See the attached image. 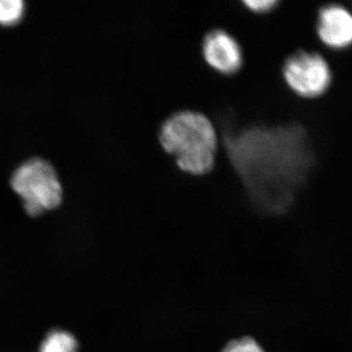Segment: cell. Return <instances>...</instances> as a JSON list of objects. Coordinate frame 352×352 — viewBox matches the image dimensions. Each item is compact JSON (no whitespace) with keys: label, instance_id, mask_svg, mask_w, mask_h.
<instances>
[{"label":"cell","instance_id":"4","mask_svg":"<svg viewBox=\"0 0 352 352\" xmlns=\"http://www.w3.org/2000/svg\"><path fill=\"white\" fill-rule=\"evenodd\" d=\"M203 55L212 69L223 75H233L242 68L240 44L223 30L208 32L203 41Z\"/></svg>","mask_w":352,"mask_h":352},{"label":"cell","instance_id":"5","mask_svg":"<svg viewBox=\"0 0 352 352\" xmlns=\"http://www.w3.org/2000/svg\"><path fill=\"white\" fill-rule=\"evenodd\" d=\"M317 34L329 47H349L352 44V14L338 4L322 7L317 20Z\"/></svg>","mask_w":352,"mask_h":352},{"label":"cell","instance_id":"3","mask_svg":"<svg viewBox=\"0 0 352 352\" xmlns=\"http://www.w3.org/2000/svg\"><path fill=\"white\" fill-rule=\"evenodd\" d=\"M283 76L292 90L305 98L321 96L332 82L327 61L318 53L307 51H298L285 61Z\"/></svg>","mask_w":352,"mask_h":352},{"label":"cell","instance_id":"8","mask_svg":"<svg viewBox=\"0 0 352 352\" xmlns=\"http://www.w3.org/2000/svg\"><path fill=\"white\" fill-rule=\"evenodd\" d=\"M222 352H265L256 340L251 338H241L232 340L224 347Z\"/></svg>","mask_w":352,"mask_h":352},{"label":"cell","instance_id":"2","mask_svg":"<svg viewBox=\"0 0 352 352\" xmlns=\"http://www.w3.org/2000/svg\"><path fill=\"white\" fill-rule=\"evenodd\" d=\"M11 184L22 198L25 212L32 217L61 204L63 192L56 171L43 160H31L21 166L14 173Z\"/></svg>","mask_w":352,"mask_h":352},{"label":"cell","instance_id":"1","mask_svg":"<svg viewBox=\"0 0 352 352\" xmlns=\"http://www.w3.org/2000/svg\"><path fill=\"white\" fill-rule=\"evenodd\" d=\"M164 151L175 157L180 170L201 175L214 168L217 131L203 113L180 111L164 120L159 132Z\"/></svg>","mask_w":352,"mask_h":352},{"label":"cell","instance_id":"9","mask_svg":"<svg viewBox=\"0 0 352 352\" xmlns=\"http://www.w3.org/2000/svg\"><path fill=\"white\" fill-rule=\"evenodd\" d=\"M244 4L256 13H266L273 10L279 4L277 0H248Z\"/></svg>","mask_w":352,"mask_h":352},{"label":"cell","instance_id":"6","mask_svg":"<svg viewBox=\"0 0 352 352\" xmlns=\"http://www.w3.org/2000/svg\"><path fill=\"white\" fill-rule=\"evenodd\" d=\"M78 342L71 333L54 331L47 336L39 352H76Z\"/></svg>","mask_w":352,"mask_h":352},{"label":"cell","instance_id":"7","mask_svg":"<svg viewBox=\"0 0 352 352\" xmlns=\"http://www.w3.org/2000/svg\"><path fill=\"white\" fill-rule=\"evenodd\" d=\"M24 2L21 0H0V24L10 25L22 19Z\"/></svg>","mask_w":352,"mask_h":352}]
</instances>
